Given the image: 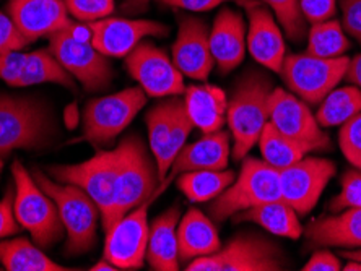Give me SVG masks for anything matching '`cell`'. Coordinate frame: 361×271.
Instances as JSON below:
<instances>
[{"label":"cell","instance_id":"obj_1","mask_svg":"<svg viewBox=\"0 0 361 271\" xmlns=\"http://www.w3.org/2000/svg\"><path fill=\"white\" fill-rule=\"evenodd\" d=\"M272 92V82L254 70L236 83L226 109V122L233 137V158L236 161L246 158L257 145L269 122V99Z\"/></svg>","mask_w":361,"mask_h":271},{"label":"cell","instance_id":"obj_2","mask_svg":"<svg viewBox=\"0 0 361 271\" xmlns=\"http://www.w3.org/2000/svg\"><path fill=\"white\" fill-rule=\"evenodd\" d=\"M52 113L42 101L0 94V169L15 150H38L54 137Z\"/></svg>","mask_w":361,"mask_h":271},{"label":"cell","instance_id":"obj_3","mask_svg":"<svg viewBox=\"0 0 361 271\" xmlns=\"http://www.w3.org/2000/svg\"><path fill=\"white\" fill-rule=\"evenodd\" d=\"M33 177L36 184L54 200L59 210L63 229H66V248L63 252L68 257H78L97 246V227L99 208L83 189L78 185L59 182L47 177L44 172L35 169Z\"/></svg>","mask_w":361,"mask_h":271},{"label":"cell","instance_id":"obj_4","mask_svg":"<svg viewBox=\"0 0 361 271\" xmlns=\"http://www.w3.org/2000/svg\"><path fill=\"white\" fill-rule=\"evenodd\" d=\"M15 180L13 211L18 225L31 234L41 248L56 246L63 237V225L54 200L42 190L23 164H12Z\"/></svg>","mask_w":361,"mask_h":271},{"label":"cell","instance_id":"obj_5","mask_svg":"<svg viewBox=\"0 0 361 271\" xmlns=\"http://www.w3.org/2000/svg\"><path fill=\"white\" fill-rule=\"evenodd\" d=\"M121 166L119 148L113 151H99L92 159L71 164V166H52L47 172L59 182L78 185L83 189L99 208L103 218V229L108 232L114 225L116 184Z\"/></svg>","mask_w":361,"mask_h":271},{"label":"cell","instance_id":"obj_6","mask_svg":"<svg viewBox=\"0 0 361 271\" xmlns=\"http://www.w3.org/2000/svg\"><path fill=\"white\" fill-rule=\"evenodd\" d=\"M280 198L279 169L264 159L244 158L240 175L225 192L214 198L209 211L215 221L221 222L241 211Z\"/></svg>","mask_w":361,"mask_h":271},{"label":"cell","instance_id":"obj_7","mask_svg":"<svg viewBox=\"0 0 361 271\" xmlns=\"http://www.w3.org/2000/svg\"><path fill=\"white\" fill-rule=\"evenodd\" d=\"M188 271H280L286 270V255L267 237L244 232L215 253L190 260Z\"/></svg>","mask_w":361,"mask_h":271},{"label":"cell","instance_id":"obj_8","mask_svg":"<svg viewBox=\"0 0 361 271\" xmlns=\"http://www.w3.org/2000/svg\"><path fill=\"white\" fill-rule=\"evenodd\" d=\"M118 148L121 166L116 184L114 225L129 211L152 198L160 187L158 169L148 155L145 143L139 137L130 135L124 138Z\"/></svg>","mask_w":361,"mask_h":271},{"label":"cell","instance_id":"obj_9","mask_svg":"<svg viewBox=\"0 0 361 271\" xmlns=\"http://www.w3.org/2000/svg\"><path fill=\"white\" fill-rule=\"evenodd\" d=\"M348 57L324 58L305 52V54L286 56L280 75L295 96L306 104H321L324 98L337 88L345 77Z\"/></svg>","mask_w":361,"mask_h":271},{"label":"cell","instance_id":"obj_10","mask_svg":"<svg viewBox=\"0 0 361 271\" xmlns=\"http://www.w3.org/2000/svg\"><path fill=\"white\" fill-rule=\"evenodd\" d=\"M147 103L142 88H127L119 93L90 101L83 113V138L94 146H106L124 132Z\"/></svg>","mask_w":361,"mask_h":271},{"label":"cell","instance_id":"obj_11","mask_svg":"<svg viewBox=\"0 0 361 271\" xmlns=\"http://www.w3.org/2000/svg\"><path fill=\"white\" fill-rule=\"evenodd\" d=\"M72 25L51 34L47 49L73 78L82 83L87 92H103L113 82L109 57L101 54L92 41L73 33Z\"/></svg>","mask_w":361,"mask_h":271},{"label":"cell","instance_id":"obj_12","mask_svg":"<svg viewBox=\"0 0 361 271\" xmlns=\"http://www.w3.org/2000/svg\"><path fill=\"white\" fill-rule=\"evenodd\" d=\"M171 182V179H164L145 203H142L129 213L124 215L111 229L106 232L104 260L113 263L118 270H137L142 268L147 258L148 236V208L153 200L163 192V189Z\"/></svg>","mask_w":361,"mask_h":271},{"label":"cell","instance_id":"obj_13","mask_svg":"<svg viewBox=\"0 0 361 271\" xmlns=\"http://www.w3.org/2000/svg\"><path fill=\"white\" fill-rule=\"evenodd\" d=\"M126 70L150 98L179 96L185 92L183 73L173 58L152 42H140L126 57Z\"/></svg>","mask_w":361,"mask_h":271},{"label":"cell","instance_id":"obj_14","mask_svg":"<svg viewBox=\"0 0 361 271\" xmlns=\"http://www.w3.org/2000/svg\"><path fill=\"white\" fill-rule=\"evenodd\" d=\"M281 200L298 216H305L319 201L329 180L336 175V166L329 159L302 158L288 168L279 169Z\"/></svg>","mask_w":361,"mask_h":271},{"label":"cell","instance_id":"obj_15","mask_svg":"<svg viewBox=\"0 0 361 271\" xmlns=\"http://www.w3.org/2000/svg\"><path fill=\"white\" fill-rule=\"evenodd\" d=\"M90 41L106 57H126L145 38H163L169 28L160 21L106 17L87 23Z\"/></svg>","mask_w":361,"mask_h":271},{"label":"cell","instance_id":"obj_16","mask_svg":"<svg viewBox=\"0 0 361 271\" xmlns=\"http://www.w3.org/2000/svg\"><path fill=\"white\" fill-rule=\"evenodd\" d=\"M269 122L281 134L327 150L331 138L321 129L307 104L281 88H274L269 99Z\"/></svg>","mask_w":361,"mask_h":271},{"label":"cell","instance_id":"obj_17","mask_svg":"<svg viewBox=\"0 0 361 271\" xmlns=\"http://www.w3.org/2000/svg\"><path fill=\"white\" fill-rule=\"evenodd\" d=\"M171 52L174 65L184 77L200 82L209 78L215 61L210 51V30L205 21L192 15H178V36Z\"/></svg>","mask_w":361,"mask_h":271},{"label":"cell","instance_id":"obj_18","mask_svg":"<svg viewBox=\"0 0 361 271\" xmlns=\"http://www.w3.org/2000/svg\"><path fill=\"white\" fill-rule=\"evenodd\" d=\"M241 5L247 8V51L261 65L280 73L286 57V46L277 18L262 2L243 0Z\"/></svg>","mask_w":361,"mask_h":271},{"label":"cell","instance_id":"obj_19","mask_svg":"<svg viewBox=\"0 0 361 271\" xmlns=\"http://www.w3.org/2000/svg\"><path fill=\"white\" fill-rule=\"evenodd\" d=\"M7 13L30 42L49 38L73 23L63 0H8Z\"/></svg>","mask_w":361,"mask_h":271},{"label":"cell","instance_id":"obj_20","mask_svg":"<svg viewBox=\"0 0 361 271\" xmlns=\"http://www.w3.org/2000/svg\"><path fill=\"white\" fill-rule=\"evenodd\" d=\"M231 151V134L225 130H216L212 134H204L200 140L184 145L178 153L173 166L166 177L174 179L183 172L190 171H221L228 168V159Z\"/></svg>","mask_w":361,"mask_h":271},{"label":"cell","instance_id":"obj_21","mask_svg":"<svg viewBox=\"0 0 361 271\" xmlns=\"http://www.w3.org/2000/svg\"><path fill=\"white\" fill-rule=\"evenodd\" d=\"M210 51L225 75L243 62L246 52V25L236 10L225 7L215 17L210 30Z\"/></svg>","mask_w":361,"mask_h":271},{"label":"cell","instance_id":"obj_22","mask_svg":"<svg viewBox=\"0 0 361 271\" xmlns=\"http://www.w3.org/2000/svg\"><path fill=\"white\" fill-rule=\"evenodd\" d=\"M306 239L311 248H361V208H348L341 215L310 222Z\"/></svg>","mask_w":361,"mask_h":271},{"label":"cell","instance_id":"obj_23","mask_svg":"<svg viewBox=\"0 0 361 271\" xmlns=\"http://www.w3.org/2000/svg\"><path fill=\"white\" fill-rule=\"evenodd\" d=\"M185 111L202 134L221 130L226 122L228 98L215 84H192L184 92Z\"/></svg>","mask_w":361,"mask_h":271},{"label":"cell","instance_id":"obj_24","mask_svg":"<svg viewBox=\"0 0 361 271\" xmlns=\"http://www.w3.org/2000/svg\"><path fill=\"white\" fill-rule=\"evenodd\" d=\"M180 211L173 206L153 221L148 236L147 260L152 270L176 271L179 270L178 252V225Z\"/></svg>","mask_w":361,"mask_h":271},{"label":"cell","instance_id":"obj_25","mask_svg":"<svg viewBox=\"0 0 361 271\" xmlns=\"http://www.w3.org/2000/svg\"><path fill=\"white\" fill-rule=\"evenodd\" d=\"M221 244L214 222L202 211L190 208L178 225V252L180 262L205 257L220 251Z\"/></svg>","mask_w":361,"mask_h":271},{"label":"cell","instance_id":"obj_26","mask_svg":"<svg viewBox=\"0 0 361 271\" xmlns=\"http://www.w3.org/2000/svg\"><path fill=\"white\" fill-rule=\"evenodd\" d=\"M236 222H256L265 231L280 237L298 239L302 234L298 213L283 200H274L235 215Z\"/></svg>","mask_w":361,"mask_h":271},{"label":"cell","instance_id":"obj_27","mask_svg":"<svg viewBox=\"0 0 361 271\" xmlns=\"http://www.w3.org/2000/svg\"><path fill=\"white\" fill-rule=\"evenodd\" d=\"M257 143L259 148H261L264 161L277 169L288 168L305 158L306 153L317 150L311 143L296 140V138L281 134L270 122L265 124Z\"/></svg>","mask_w":361,"mask_h":271},{"label":"cell","instance_id":"obj_28","mask_svg":"<svg viewBox=\"0 0 361 271\" xmlns=\"http://www.w3.org/2000/svg\"><path fill=\"white\" fill-rule=\"evenodd\" d=\"M0 263L7 271H66L68 268L52 262L39 246L20 237L0 242Z\"/></svg>","mask_w":361,"mask_h":271},{"label":"cell","instance_id":"obj_29","mask_svg":"<svg viewBox=\"0 0 361 271\" xmlns=\"http://www.w3.org/2000/svg\"><path fill=\"white\" fill-rule=\"evenodd\" d=\"M236 174L230 169H221V171H190L178 175V187L192 203H204L219 196L220 194L233 184Z\"/></svg>","mask_w":361,"mask_h":271},{"label":"cell","instance_id":"obj_30","mask_svg":"<svg viewBox=\"0 0 361 271\" xmlns=\"http://www.w3.org/2000/svg\"><path fill=\"white\" fill-rule=\"evenodd\" d=\"M41 83H57L66 88L73 87L72 75L63 68L49 49L33 51L26 54L23 72L15 83V88L31 87Z\"/></svg>","mask_w":361,"mask_h":271},{"label":"cell","instance_id":"obj_31","mask_svg":"<svg viewBox=\"0 0 361 271\" xmlns=\"http://www.w3.org/2000/svg\"><path fill=\"white\" fill-rule=\"evenodd\" d=\"M361 113V89L357 87L334 88L319 106L316 119L324 127H341Z\"/></svg>","mask_w":361,"mask_h":271},{"label":"cell","instance_id":"obj_32","mask_svg":"<svg viewBox=\"0 0 361 271\" xmlns=\"http://www.w3.org/2000/svg\"><path fill=\"white\" fill-rule=\"evenodd\" d=\"M350 41L343 26L337 20H327L311 25L307 31V52L316 57H341L348 51Z\"/></svg>","mask_w":361,"mask_h":271},{"label":"cell","instance_id":"obj_33","mask_svg":"<svg viewBox=\"0 0 361 271\" xmlns=\"http://www.w3.org/2000/svg\"><path fill=\"white\" fill-rule=\"evenodd\" d=\"M180 103H183V99H179L178 96H168V99L161 101V103L153 106L148 111L145 117L148 143H150V151L155 159L161 156L164 146H166V141L174 124V117H176Z\"/></svg>","mask_w":361,"mask_h":271},{"label":"cell","instance_id":"obj_34","mask_svg":"<svg viewBox=\"0 0 361 271\" xmlns=\"http://www.w3.org/2000/svg\"><path fill=\"white\" fill-rule=\"evenodd\" d=\"M192 129H194V124L192 120H190L188 111H185L184 99H183V103H180L176 113V117H174V124H173L171 134H169V138L166 141V146H164L161 156L155 159L160 184L166 179L169 169L173 166V161L176 159L178 153L183 150V146L185 145V141H188Z\"/></svg>","mask_w":361,"mask_h":271},{"label":"cell","instance_id":"obj_35","mask_svg":"<svg viewBox=\"0 0 361 271\" xmlns=\"http://www.w3.org/2000/svg\"><path fill=\"white\" fill-rule=\"evenodd\" d=\"M272 12L277 18L280 28L285 31L286 38L293 42H301L307 34L306 20L300 8V0H259Z\"/></svg>","mask_w":361,"mask_h":271},{"label":"cell","instance_id":"obj_36","mask_svg":"<svg viewBox=\"0 0 361 271\" xmlns=\"http://www.w3.org/2000/svg\"><path fill=\"white\" fill-rule=\"evenodd\" d=\"M338 145L347 161L361 171V113L341 125Z\"/></svg>","mask_w":361,"mask_h":271},{"label":"cell","instance_id":"obj_37","mask_svg":"<svg viewBox=\"0 0 361 271\" xmlns=\"http://www.w3.org/2000/svg\"><path fill=\"white\" fill-rule=\"evenodd\" d=\"M67 12L80 23H90L111 17L114 12V0H63Z\"/></svg>","mask_w":361,"mask_h":271},{"label":"cell","instance_id":"obj_38","mask_svg":"<svg viewBox=\"0 0 361 271\" xmlns=\"http://www.w3.org/2000/svg\"><path fill=\"white\" fill-rule=\"evenodd\" d=\"M348 208H361V171H347L342 177V192L331 201L334 213Z\"/></svg>","mask_w":361,"mask_h":271},{"label":"cell","instance_id":"obj_39","mask_svg":"<svg viewBox=\"0 0 361 271\" xmlns=\"http://www.w3.org/2000/svg\"><path fill=\"white\" fill-rule=\"evenodd\" d=\"M31 42L20 33L17 25L8 17V13H4L0 10V54L12 51H21L25 46Z\"/></svg>","mask_w":361,"mask_h":271},{"label":"cell","instance_id":"obj_40","mask_svg":"<svg viewBox=\"0 0 361 271\" xmlns=\"http://www.w3.org/2000/svg\"><path fill=\"white\" fill-rule=\"evenodd\" d=\"M300 8L306 23H321L336 15L337 0H300Z\"/></svg>","mask_w":361,"mask_h":271},{"label":"cell","instance_id":"obj_41","mask_svg":"<svg viewBox=\"0 0 361 271\" xmlns=\"http://www.w3.org/2000/svg\"><path fill=\"white\" fill-rule=\"evenodd\" d=\"M26 62V54L20 51H12L0 54V80H4L5 83L10 87H15V83L18 82V78L23 72Z\"/></svg>","mask_w":361,"mask_h":271},{"label":"cell","instance_id":"obj_42","mask_svg":"<svg viewBox=\"0 0 361 271\" xmlns=\"http://www.w3.org/2000/svg\"><path fill=\"white\" fill-rule=\"evenodd\" d=\"M341 8L345 33L361 44V0H341Z\"/></svg>","mask_w":361,"mask_h":271},{"label":"cell","instance_id":"obj_43","mask_svg":"<svg viewBox=\"0 0 361 271\" xmlns=\"http://www.w3.org/2000/svg\"><path fill=\"white\" fill-rule=\"evenodd\" d=\"M15 192L8 190L2 200H0V239L13 236L20 231V225L15 218L13 211Z\"/></svg>","mask_w":361,"mask_h":271},{"label":"cell","instance_id":"obj_44","mask_svg":"<svg viewBox=\"0 0 361 271\" xmlns=\"http://www.w3.org/2000/svg\"><path fill=\"white\" fill-rule=\"evenodd\" d=\"M163 7L185 10V12H209L226 2H238L241 4L243 0H157Z\"/></svg>","mask_w":361,"mask_h":271},{"label":"cell","instance_id":"obj_45","mask_svg":"<svg viewBox=\"0 0 361 271\" xmlns=\"http://www.w3.org/2000/svg\"><path fill=\"white\" fill-rule=\"evenodd\" d=\"M302 270L305 271H341L342 263L341 260H338V257H336L332 252L319 251L307 260Z\"/></svg>","mask_w":361,"mask_h":271},{"label":"cell","instance_id":"obj_46","mask_svg":"<svg viewBox=\"0 0 361 271\" xmlns=\"http://www.w3.org/2000/svg\"><path fill=\"white\" fill-rule=\"evenodd\" d=\"M343 78L347 80L348 83H352L353 87L361 89V54L355 56L352 61H348V67Z\"/></svg>","mask_w":361,"mask_h":271},{"label":"cell","instance_id":"obj_47","mask_svg":"<svg viewBox=\"0 0 361 271\" xmlns=\"http://www.w3.org/2000/svg\"><path fill=\"white\" fill-rule=\"evenodd\" d=\"M150 5V0H124L122 2V10L129 15H137L145 12Z\"/></svg>","mask_w":361,"mask_h":271},{"label":"cell","instance_id":"obj_48","mask_svg":"<svg viewBox=\"0 0 361 271\" xmlns=\"http://www.w3.org/2000/svg\"><path fill=\"white\" fill-rule=\"evenodd\" d=\"M342 255L350 260V262L347 263V267L342 268V270H345V271H361V251L342 252Z\"/></svg>","mask_w":361,"mask_h":271},{"label":"cell","instance_id":"obj_49","mask_svg":"<svg viewBox=\"0 0 361 271\" xmlns=\"http://www.w3.org/2000/svg\"><path fill=\"white\" fill-rule=\"evenodd\" d=\"M90 270H92V271H116L118 268H116L113 263H109L108 260L103 258V260H101V262H98L97 265H93V267L90 268Z\"/></svg>","mask_w":361,"mask_h":271}]
</instances>
